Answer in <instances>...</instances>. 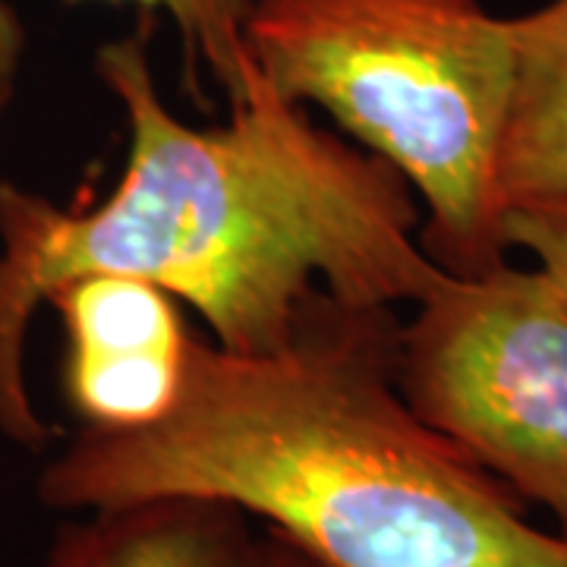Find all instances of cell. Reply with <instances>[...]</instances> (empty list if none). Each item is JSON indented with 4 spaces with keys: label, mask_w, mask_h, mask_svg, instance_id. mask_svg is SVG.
Returning <instances> with one entry per match:
<instances>
[{
    "label": "cell",
    "mask_w": 567,
    "mask_h": 567,
    "mask_svg": "<svg viewBox=\"0 0 567 567\" xmlns=\"http://www.w3.org/2000/svg\"><path fill=\"white\" fill-rule=\"evenodd\" d=\"M95 76L130 148L102 203L61 205L0 181V435L51 445L25 379V334L51 290L82 275L158 284L230 353L281 350L324 290L350 306L420 303L445 268L420 246L404 177L309 121L249 63L218 126L183 123L148 58V20L107 41Z\"/></svg>",
    "instance_id": "obj_1"
},
{
    "label": "cell",
    "mask_w": 567,
    "mask_h": 567,
    "mask_svg": "<svg viewBox=\"0 0 567 567\" xmlns=\"http://www.w3.org/2000/svg\"><path fill=\"white\" fill-rule=\"evenodd\" d=\"M398 316L319 290L290 341H196L181 404L140 432H85L44 464L39 502L82 514L212 498L316 567H567V539L425 425L394 379Z\"/></svg>",
    "instance_id": "obj_2"
},
{
    "label": "cell",
    "mask_w": 567,
    "mask_h": 567,
    "mask_svg": "<svg viewBox=\"0 0 567 567\" xmlns=\"http://www.w3.org/2000/svg\"><path fill=\"white\" fill-rule=\"evenodd\" d=\"M244 44L284 102L324 111L404 177L439 268L476 278L507 262V20L480 0H252Z\"/></svg>",
    "instance_id": "obj_3"
},
{
    "label": "cell",
    "mask_w": 567,
    "mask_h": 567,
    "mask_svg": "<svg viewBox=\"0 0 567 567\" xmlns=\"http://www.w3.org/2000/svg\"><path fill=\"white\" fill-rule=\"evenodd\" d=\"M398 328L406 406L567 539V297L543 268L447 275Z\"/></svg>",
    "instance_id": "obj_4"
},
{
    "label": "cell",
    "mask_w": 567,
    "mask_h": 567,
    "mask_svg": "<svg viewBox=\"0 0 567 567\" xmlns=\"http://www.w3.org/2000/svg\"><path fill=\"white\" fill-rule=\"evenodd\" d=\"M44 306L66 334L63 401L85 432H140L181 404L199 338L177 297L130 275H82Z\"/></svg>",
    "instance_id": "obj_5"
},
{
    "label": "cell",
    "mask_w": 567,
    "mask_h": 567,
    "mask_svg": "<svg viewBox=\"0 0 567 567\" xmlns=\"http://www.w3.org/2000/svg\"><path fill=\"white\" fill-rule=\"evenodd\" d=\"M249 517L212 498H145L66 520L39 567H237Z\"/></svg>",
    "instance_id": "obj_6"
},
{
    "label": "cell",
    "mask_w": 567,
    "mask_h": 567,
    "mask_svg": "<svg viewBox=\"0 0 567 567\" xmlns=\"http://www.w3.org/2000/svg\"><path fill=\"white\" fill-rule=\"evenodd\" d=\"M514 92L498 164L502 205L567 193V0L507 20Z\"/></svg>",
    "instance_id": "obj_7"
},
{
    "label": "cell",
    "mask_w": 567,
    "mask_h": 567,
    "mask_svg": "<svg viewBox=\"0 0 567 567\" xmlns=\"http://www.w3.org/2000/svg\"><path fill=\"white\" fill-rule=\"evenodd\" d=\"M85 3V0H66ZM99 3H130L142 13H164L181 35L183 58L189 76L205 66L227 102L244 89L249 54L244 44V22L252 0H99Z\"/></svg>",
    "instance_id": "obj_8"
},
{
    "label": "cell",
    "mask_w": 567,
    "mask_h": 567,
    "mask_svg": "<svg viewBox=\"0 0 567 567\" xmlns=\"http://www.w3.org/2000/svg\"><path fill=\"white\" fill-rule=\"evenodd\" d=\"M505 234L507 246L529 252L567 297V193L507 208Z\"/></svg>",
    "instance_id": "obj_9"
},
{
    "label": "cell",
    "mask_w": 567,
    "mask_h": 567,
    "mask_svg": "<svg viewBox=\"0 0 567 567\" xmlns=\"http://www.w3.org/2000/svg\"><path fill=\"white\" fill-rule=\"evenodd\" d=\"M22 58H25V25L13 0H0V126L17 104Z\"/></svg>",
    "instance_id": "obj_10"
},
{
    "label": "cell",
    "mask_w": 567,
    "mask_h": 567,
    "mask_svg": "<svg viewBox=\"0 0 567 567\" xmlns=\"http://www.w3.org/2000/svg\"><path fill=\"white\" fill-rule=\"evenodd\" d=\"M237 567H316L306 558L300 548H293L278 533L265 529L262 536L252 533L249 546H246L244 558Z\"/></svg>",
    "instance_id": "obj_11"
}]
</instances>
